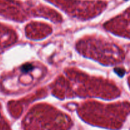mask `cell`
<instances>
[{
	"instance_id": "7a4b0ae2",
	"label": "cell",
	"mask_w": 130,
	"mask_h": 130,
	"mask_svg": "<svg viewBox=\"0 0 130 130\" xmlns=\"http://www.w3.org/2000/svg\"><path fill=\"white\" fill-rule=\"evenodd\" d=\"M114 71L119 75V76H121L122 77L125 73V71L124 69H120V68H116L114 69Z\"/></svg>"
},
{
	"instance_id": "6da1fadb",
	"label": "cell",
	"mask_w": 130,
	"mask_h": 130,
	"mask_svg": "<svg viewBox=\"0 0 130 130\" xmlns=\"http://www.w3.org/2000/svg\"><path fill=\"white\" fill-rule=\"evenodd\" d=\"M33 68L34 67L32 66V65L27 63V64H25L21 67V71H22V72L26 73V72H28L29 71H32Z\"/></svg>"
}]
</instances>
